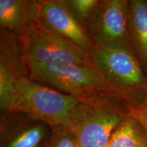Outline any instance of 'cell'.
I'll list each match as a JSON object with an SVG mask.
<instances>
[{"label": "cell", "instance_id": "cell-3", "mask_svg": "<svg viewBox=\"0 0 147 147\" xmlns=\"http://www.w3.org/2000/svg\"><path fill=\"white\" fill-rule=\"evenodd\" d=\"M128 115L119 97L104 95L79 102L65 127L72 132L80 147H107L115 129Z\"/></svg>", "mask_w": 147, "mask_h": 147}, {"label": "cell", "instance_id": "cell-9", "mask_svg": "<svg viewBox=\"0 0 147 147\" xmlns=\"http://www.w3.org/2000/svg\"><path fill=\"white\" fill-rule=\"evenodd\" d=\"M40 21L46 27L89 53L93 44L71 14L65 0H39Z\"/></svg>", "mask_w": 147, "mask_h": 147}, {"label": "cell", "instance_id": "cell-16", "mask_svg": "<svg viewBox=\"0 0 147 147\" xmlns=\"http://www.w3.org/2000/svg\"><path fill=\"white\" fill-rule=\"evenodd\" d=\"M41 147H50V144H49V142H46L45 144H44Z\"/></svg>", "mask_w": 147, "mask_h": 147}, {"label": "cell", "instance_id": "cell-1", "mask_svg": "<svg viewBox=\"0 0 147 147\" xmlns=\"http://www.w3.org/2000/svg\"><path fill=\"white\" fill-rule=\"evenodd\" d=\"M93 67L124 104H136L147 95V74L131 49L93 44Z\"/></svg>", "mask_w": 147, "mask_h": 147}, {"label": "cell", "instance_id": "cell-11", "mask_svg": "<svg viewBox=\"0 0 147 147\" xmlns=\"http://www.w3.org/2000/svg\"><path fill=\"white\" fill-rule=\"evenodd\" d=\"M129 31L132 49L147 74V1H129Z\"/></svg>", "mask_w": 147, "mask_h": 147}, {"label": "cell", "instance_id": "cell-8", "mask_svg": "<svg viewBox=\"0 0 147 147\" xmlns=\"http://www.w3.org/2000/svg\"><path fill=\"white\" fill-rule=\"evenodd\" d=\"M27 76L28 67L19 37L0 29V109L5 106L16 82Z\"/></svg>", "mask_w": 147, "mask_h": 147}, {"label": "cell", "instance_id": "cell-7", "mask_svg": "<svg viewBox=\"0 0 147 147\" xmlns=\"http://www.w3.org/2000/svg\"><path fill=\"white\" fill-rule=\"evenodd\" d=\"M0 111V147H41L49 142L50 125L22 113Z\"/></svg>", "mask_w": 147, "mask_h": 147}, {"label": "cell", "instance_id": "cell-6", "mask_svg": "<svg viewBox=\"0 0 147 147\" xmlns=\"http://www.w3.org/2000/svg\"><path fill=\"white\" fill-rule=\"evenodd\" d=\"M84 29L93 44L122 46L133 51L129 31L127 0H100Z\"/></svg>", "mask_w": 147, "mask_h": 147}, {"label": "cell", "instance_id": "cell-2", "mask_svg": "<svg viewBox=\"0 0 147 147\" xmlns=\"http://www.w3.org/2000/svg\"><path fill=\"white\" fill-rule=\"evenodd\" d=\"M78 103L76 97L27 76L16 82L8 101L0 110L22 113L55 128L66 126Z\"/></svg>", "mask_w": 147, "mask_h": 147}, {"label": "cell", "instance_id": "cell-10", "mask_svg": "<svg viewBox=\"0 0 147 147\" xmlns=\"http://www.w3.org/2000/svg\"><path fill=\"white\" fill-rule=\"evenodd\" d=\"M38 22L39 0H0V29L21 37Z\"/></svg>", "mask_w": 147, "mask_h": 147}, {"label": "cell", "instance_id": "cell-14", "mask_svg": "<svg viewBox=\"0 0 147 147\" xmlns=\"http://www.w3.org/2000/svg\"><path fill=\"white\" fill-rule=\"evenodd\" d=\"M50 147H80L75 136L65 127L53 128Z\"/></svg>", "mask_w": 147, "mask_h": 147}, {"label": "cell", "instance_id": "cell-4", "mask_svg": "<svg viewBox=\"0 0 147 147\" xmlns=\"http://www.w3.org/2000/svg\"><path fill=\"white\" fill-rule=\"evenodd\" d=\"M26 61L31 79L76 97L80 102H88L104 95H115L100 74L92 66Z\"/></svg>", "mask_w": 147, "mask_h": 147}, {"label": "cell", "instance_id": "cell-15", "mask_svg": "<svg viewBox=\"0 0 147 147\" xmlns=\"http://www.w3.org/2000/svg\"><path fill=\"white\" fill-rule=\"evenodd\" d=\"M130 115L138 121L147 134V95L138 104H124Z\"/></svg>", "mask_w": 147, "mask_h": 147}, {"label": "cell", "instance_id": "cell-13", "mask_svg": "<svg viewBox=\"0 0 147 147\" xmlns=\"http://www.w3.org/2000/svg\"><path fill=\"white\" fill-rule=\"evenodd\" d=\"M71 14L82 27H85L94 14L100 0H65Z\"/></svg>", "mask_w": 147, "mask_h": 147}, {"label": "cell", "instance_id": "cell-5", "mask_svg": "<svg viewBox=\"0 0 147 147\" xmlns=\"http://www.w3.org/2000/svg\"><path fill=\"white\" fill-rule=\"evenodd\" d=\"M19 38L26 60L42 64H74L93 67L89 53L53 32L40 21Z\"/></svg>", "mask_w": 147, "mask_h": 147}, {"label": "cell", "instance_id": "cell-12", "mask_svg": "<svg viewBox=\"0 0 147 147\" xmlns=\"http://www.w3.org/2000/svg\"><path fill=\"white\" fill-rule=\"evenodd\" d=\"M107 147H147V134L138 121L129 113L115 129Z\"/></svg>", "mask_w": 147, "mask_h": 147}]
</instances>
